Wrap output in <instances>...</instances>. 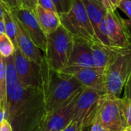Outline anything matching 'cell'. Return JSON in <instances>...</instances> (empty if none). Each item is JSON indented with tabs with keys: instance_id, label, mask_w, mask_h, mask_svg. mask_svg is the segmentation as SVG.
I'll return each instance as SVG.
<instances>
[{
	"instance_id": "1",
	"label": "cell",
	"mask_w": 131,
	"mask_h": 131,
	"mask_svg": "<svg viewBox=\"0 0 131 131\" xmlns=\"http://www.w3.org/2000/svg\"><path fill=\"white\" fill-rule=\"evenodd\" d=\"M8 121L14 131H41L48 116L44 91L17 81L8 84Z\"/></svg>"
},
{
	"instance_id": "2",
	"label": "cell",
	"mask_w": 131,
	"mask_h": 131,
	"mask_svg": "<svg viewBox=\"0 0 131 131\" xmlns=\"http://www.w3.org/2000/svg\"><path fill=\"white\" fill-rule=\"evenodd\" d=\"M85 88L74 77L49 68L45 71L44 94L48 114L69 103Z\"/></svg>"
},
{
	"instance_id": "3",
	"label": "cell",
	"mask_w": 131,
	"mask_h": 131,
	"mask_svg": "<svg viewBox=\"0 0 131 131\" xmlns=\"http://www.w3.org/2000/svg\"><path fill=\"white\" fill-rule=\"evenodd\" d=\"M74 45V36L62 25L48 35L45 57L50 68L61 71L69 62Z\"/></svg>"
},
{
	"instance_id": "4",
	"label": "cell",
	"mask_w": 131,
	"mask_h": 131,
	"mask_svg": "<svg viewBox=\"0 0 131 131\" xmlns=\"http://www.w3.org/2000/svg\"><path fill=\"white\" fill-rule=\"evenodd\" d=\"M131 76V47L121 50L104 71V86L108 95L119 97Z\"/></svg>"
},
{
	"instance_id": "5",
	"label": "cell",
	"mask_w": 131,
	"mask_h": 131,
	"mask_svg": "<svg viewBox=\"0 0 131 131\" xmlns=\"http://www.w3.org/2000/svg\"><path fill=\"white\" fill-rule=\"evenodd\" d=\"M107 95L104 91L85 88L77 100L73 121H77L84 130L90 129Z\"/></svg>"
},
{
	"instance_id": "6",
	"label": "cell",
	"mask_w": 131,
	"mask_h": 131,
	"mask_svg": "<svg viewBox=\"0 0 131 131\" xmlns=\"http://www.w3.org/2000/svg\"><path fill=\"white\" fill-rule=\"evenodd\" d=\"M59 16L61 25L74 37L99 42L82 0H75L71 10Z\"/></svg>"
},
{
	"instance_id": "7",
	"label": "cell",
	"mask_w": 131,
	"mask_h": 131,
	"mask_svg": "<svg viewBox=\"0 0 131 131\" xmlns=\"http://www.w3.org/2000/svg\"><path fill=\"white\" fill-rule=\"evenodd\" d=\"M14 59L20 83L25 87L44 91L45 75L48 67L47 61L41 66L26 58L18 48H15Z\"/></svg>"
},
{
	"instance_id": "8",
	"label": "cell",
	"mask_w": 131,
	"mask_h": 131,
	"mask_svg": "<svg viewBox=\"0 0 131 131\" xmlns=\"http://www.w3.org/2000/svg\"><path fill=\"white\" fill-rule=\"evenodd\" d=\"M95 122H98L109 131L123 130L127 127V124L121 109L120 97L107 95Z\"/></svg>"
},
{
	"instance_id": "9",
	"label": "cell",
	"mask_w": 131,
	"mask_h": 131,
	"mask_svg": "<svg viewBox=\"0 0 131 131\" xmlns=\"http://www.w3.org/2000/svg\"><path fill=\"white\" fill-rule=\"evenodd\" d=\"M11 11L13 15L21 22L35 45L45 52L48 35L41 28L35 10L21 7L11 8Z\"/></svg>"
},
{
	"instance_id": "10",
	"label": "cell",
	"mask_w": 131,
	"mask_h": 131,
	"mask_svg": "<svg viewBox=\"0 0 131 131\" xmlns=\"http://www.w3.org/2000/svg\"><path fill=\"white\" fill-rule=\"evenodd\" d=\"M107 35L113 48L126 49L131 47V32L116 11H108L106 16Z\"/></svg>"
},
{
	"instance_id": "11",
	"label": "cell",
	"mask_w": 131,
	"mask_h": 131,
	"mask_svg": "<svg viewBox=\"0 0 131 131\" xmlns=\"http://www.w3.org/2000/svg\"><path fill=\"white\" fill-rule=\"evenodd\" d=\"M81 93L67 104L48 114L41 131L63 130L74 120L75 104Z\"/></svg>"
},
{
	"instance_id": "12",
	"label": "cell",
	"mask_w": 131,
	"mask_h": 131,
	"mask_svg": "<svg viewBox=\"0 0 131 131\" xmlns=\"http://www.w3.org/2000/svg\"><path fill=\"white\" fill-rule=\"evenodd\" d=\"M76 78L87 88H91L106 93L104 72L96 68H81L68 66L61 71Z\"/></svg>"
},
{
	"instance_id": "13",
	"label": "cell",
	"mask_w": 131,
	"mask_h": 131,
	"mask_svg": "<svg viewBox=\"0 0 131 131\" xmlns=\"http://www.w3.org/2000/svg\"><path fill=\"white\" fill-rule=\"evenodd\" d=\"M91 42L87 39L74 37V45L67 67L95 68L92 55Z\"/></svg>"
},
{
	"instance_id": "14",
	"label": "cell",
	"mask_w": 131,
	"mask_h": 131,
	"mask_svg": "<svg viewBox=\"0 0 131 131\" xmlns=\"http://www.w3.org/2000/svg\"><path fill=\"white\" fill-rule=\"evenodd\" d=\"M14 18L17 25L18 48L26 58L42 66L46 61L45 55L41 54V53L40 52V49L33 42L21 22L15 16Z\"/></svg>"
},
{
	"instance_id": "15",
	"label": "cell",
	"mask_w": 131,
	"mask_h": 131,
	"mask_svg": "<svg viewBox=\"0 0 131 131\" xmlns=\"http://www.w3.org/2000/svg\"><path fill=\"white\" fill-rule=\"evenodd\" d=\"M91 49L95 68L104 73L115 59L118 53L123 50L103 45L98 41L91 42Z\"/></svg>"
},
{
	"instance_id": "16",
	"label": "cell",
	"mask_w": 131,
	"mask_h": 131,
	"mask_svg": "<svg viewBox=\"0 0 131 131\" xmlns=\"http://www.w3.org/2000/svg\"><path fill=\"white\" fill-rule=\"evenodd\" d=\"M35 12L41 28L47 35L54 31L61 25L60 16L57 12L45 9L38 5Z\"/></svg>"
},
{
	"instance_id": "17",
	"label": "cell",
	"mask_w": 131,
	"mask_h": 131,
	"mask_svg": "<svg viewBox=\"0 0 131 131\" xmlns=\"http://www.w3.org/2000/svg\"><path fill=\"white\" fill-rule=\"evenodd\" d=\"M86 8L88 17L94 29L96 36L98 33L99 26L101 21L106 18L108 10L104 5L96 0H82Z\"/></svg>"
},
{
	"instance_id": "18",
	"label": "cell",
	"mask_w": 131,
	"mask_h": 131,
	"mask_svg": "<svg viewBox=\"0 0 131 131\" xmlns=\"http://www.w3.org/2000/svg\"><path fill=\"white\" fill-rule=\"evenodd\" d=\"M0 15H2L5 22L6 35L12 40L15 46L18 48L17 42V25L15 19L12 13L11 8L2 1L0 0Z\"/></svg>"
},
{
	"instance_id": "19",
	"label": "cell",
	"mask_w": 131,
	"mask_h": 131,
	"mask_svg": "<svg viewBox=\"0 0 131 131\" xmlns=\"http://www.w3.org/2000/svg\"><path fill=\"white\" fill-rule=\"evenodd\" d=\"M8 83L5 58L0 55V107H7Z\"/></svg>"
},
{
	"instance_id": "20",
	"label": "cell",
	"mask_w": 131,
	"mask_h": 131,
	"mask_svg": "<svg viewBox=\"0 0 131 131\" xmlns=\"http://www.w3.org/2000/svg\"><path fill=\"white\" fill-rule=\"evenodd\" d=\"M15 46L6 34L0 35V55L7 58L15 54Z\"/></svg>"
},
{
	"instance_id": "21",
	"label": "cell",
	"mask_w": 131,
	"mask_h": 131,
	"mask_svg": "<svg viewBox=\"0 0 131 131\" xmlns=\"http://www.w3.org/2000/svg\"><path fill=\"white\" fill-rule=\"evenodd\" d=\"M5 65H6V78H7L8 84H14L18 81L19 80L15 65L14 54L7 58H5Z\"/></svg>"
},
{
	"instance_id": "22",
	"label": "cell",
	"mask_w": 131,
	"mask_h": 131,
	"mask_svg": "<svg viewBox=\"0 0 131 131\" xmlns=\"http://www.w3.org/2000/svg\"><path fill=\"white\" fill-rule=\"evenodd\" d=\"M120 103L127 127H131V99L124 96L122 98H120Z\"/></svg>"
},
{
	"instance_id": "23",
	"label": "cell",
	"mask_w": 131,
	"mask_h": 131,
	"mask_svg": "<svg viewBox=\"0 0 131 131\" xmlns=\"http://www.w3.org/2000/svg\"><path fill=\"white\" fill-rule=\"evenodd\" d=\"M56 10L57 13L60 15L62 14L68 13L74 6L75 0H52Z\"/></svg>"
},
{
	"instance_id": "24",
	"label": "cell",
	"mask_w": 131,
	"mask_h": 131,
	"mask_svg": "<svg viewBox=\"0 0 131 131\" xmlns=\"http://www.w3.org/2000/svg\"><path fill=\"white\" fill-rule=\"evenodd\" d=\"M118 8L123 11L128 17V19H123L125 25L131 29V0H122Z\"/></svg>"
},
{
	"instance_id": "25",
	"label": "cell",
	"mask_w": 131,
	"mask_h": 131,
	"mask_svg": "<svg viewBox=\"0 0 131 131\" xmlns=\"http://www.w3.org/2000/svg\"><path fill=\"white\" fill-rule=\"evenodd\" d=\"M38 5L42 7L45 9L57 12L55 5L52 0H38Z\"/></svg>"
},
{
	"instance_id": "26",
	"label": "cell",
	"mask_w": 131,
	"mask_h": 131,
	"mask_svg": "<svg viewBox=\"0 0 131 131\" xmlns=\"http://www.w3.org/2000/svg\"><path fill=\"white\" fill-rule=\"evenodd\" d=\"M62 131H84V130L77 121H72Z\"/></svg>"
},
{
	"instance_id": "27",
	"label": "cell",
	"mask_w": 131,
	"mask_h": 131,
	"mask_svg": "<svg viewBox=\"0 0 131 131\" xmlns=\"http://www.w3.org/2000/svg\"><path fill=\"white\" fill-rule=\"evenodd\" d=\"M1 1L4 2L10 8L22 7L21 2L20 0H1Z\"/></svg>"
},
{
	"instance_id": "28",
	"label": "cell",
	"mask_w": 131,
	"mask_h": 131,
	"mask_svg": "<svg viewBox=\"0 0 131 131\" xmlns=\"http://www.w3.org/2000/svg\"><path fill=\"white\" fill-rule=\"evenodd\" d=\"M0 131H14L12 124L8 120L0 121Z\"/></svg>"
},
{
	"instance_id": "29",
	"label": "cell",
	"mask_w": 131,
	"mask_h": 131,
	"mask_svg": "<svg viewBox=\"0 0 131 131\" xmlns=\"http://www.w3.org/2000/svg\"><path fill=\"white\" fill-rule=\"evenodd\" d=\"M22 5L23 8H30V9H33L35 10L36 8V5L34 3L33 0H20Z\"/></svg>"
},
{
	"instance_id": "30",
	"label": "cell",
	"mask_w": 131,
	"mask_h": 131,
	"mask_svg": "<svg viewBox=\"0 0 131 131\" xmlns=\"http://www.w3.org/2000/svg\"><path fill=\"white\" fill-rule=\"evenodd\" d=\"M124 97H129L130 99H131V76L124 88Z\"/></svg>"
},
{
	"instance_id": "31",
	"label": "cell",
	"mask_w": 131,
	"mask_h": 131,
	"mask_svg": "<svg viewBox=\"0 0 131 131\" xmlns=\"http://www.w3.org/2000/svg\"><path fill=\"white\" fill-rule=\"evenodd\" d=\"M90 131H109L107 130L106 128H104V127H102L98 122H95L94 123V124L91 126V127L90 128Z\"/></svg>"
},
{
	"instance_id": "32",
	"label": "cell",
	"mask_w": 131,
	"mask_h": 131,
	"mask_svg": "<svg viewBox=\"0 0 131 131\" xmlns=\"http://www.w3.org/2000/svg\"><path fill=\"white\" fill-rule=\"evenodd\" d=\"M6 34V28H5V22L2 15H0V35Z\"/></svg>"
},
{
	"instance_id": "33",
	"label": "cell",
	"mask_w": 131,
	"mask_h": 131,
	"mask_svg": "<svg viewBox=\"0 0 131 131\" xmlns=\"http://www.w3.org/2000/svg\"><path fill=\"white\" fill-rule=\"evenodd\" d=\"M109 1H110L111 4L112 5L114 9L116 11V9L119 7V5L121 4V2L122 0H109Z\"/></svg>"
},
{
	"instance_id": "34",
	"label": "cell",
	"mask_w": 131,
	"mask_h": 131,
	"mask_svg": "<svg viewBox=\"0 0 131 131\" xmlns=\"http://www.w3.org/2000/svg\"><path fill=\"white\" fill-rule=\"evenodd\" d=\"M122 131H131V127H126Z\"/></svg>"
},
{
	"instance_id": "35",
	"label": "cell",
	"mask_w": 131,
	"mask_h": 131,
	"mask_svg": "<svg viewBox=\"0 0 131 131\" xmlns=\"http://www.w3.org/2000/svg\"><path fill=\"white\" fill-rule=\"evenodd\" d=\"M33 2H34V3L37 5V4H38V0H33Z\"/></svg>"
},
{
	"instance_id": "36",
	"label": "cell",
	"mask_w": 131,
	"mask_h": 131,
	"mask_svg": "<svg viewBox=\"0 0 131 131\" xmlns=\"http://www.w3.org/2000/svg\"><path fill=\"white\" fill-rule=\"evenodd\" d=\"M96 1H98V2H101V3H102V1H101V0H96Z\"/></svg>"
},
{
	"instance_id": "37",
	"label": "cell",
	"mask_w": 131,
	"mask_h": 131,
	"mask_svg": "<svg viewBox=\"0 0 131 131\" xmlns=\"http://www.w3.org/2000/svg\"><path fill=\"white\" fill-rule=\"evenodd\" d=\"M88 131H90V130H88Z\"/></svg>"
}]
</instances>
